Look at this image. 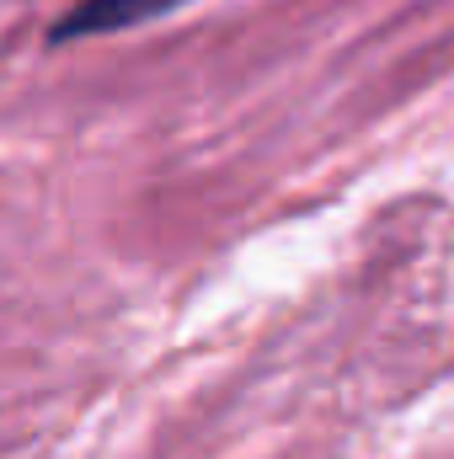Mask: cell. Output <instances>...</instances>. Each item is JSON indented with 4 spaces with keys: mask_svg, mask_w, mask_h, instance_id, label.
I'll return each instance as SVG.
<instances>
[{
    "mask_svg": "<svg viewBox=\"0 0 454 459\" xmlns=\"http://www.w3.org/2000/svg\"><path fill=\"white\" fill-rule=\"evenodd\" d=\"M166 5H177V0H97L75 27H108V22H139V16H150V11H166Z\"/></svg>",
    "mask_w": 454,
    "mask_h": 459,
    "instance_id": "6da1fadb",
    "label": "cell"
}]
</instances>
